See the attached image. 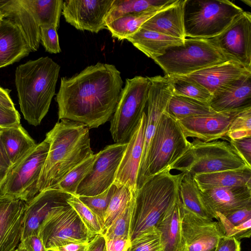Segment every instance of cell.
<instances>
[{
	"mask_svg": "<svg viewBox=\"0 0 251 251\" xmlns=\"http://www.w3.org/2000/svg\"><path fill=\"white\" fill-rule=\"evenodd\" d=\"M87 251H106V240L102 234H97L89 242Z\"/></svg>",
	"mask_w": 251,
	"mask_h": 251,
	"instance_id": "cell-53",
	"label": "cell"
},
{
	"mask_svg": "<svg viewBox=\"0 0 251 251\" xmlns=\"http://www.w3.org/2000/svg\"><path fill=\"white\" fill-rule=\"evenodd\" d=\"M67 202L76 212L90 232L95 235L102 234V225L99 218L77 196H72L67 200Z\"/></svg>",
	"mask_w": 251,
	"mask_h": 251,
	"instance_id": "cell-40",
	"label": "cell"
},
{
	"mask_svg": "<svg viewBox=\"0 0 251 251\" xmlns=\"http://www.w3.org/2000/svg\"><path fill=\"white\" fill-rule=\"evenodd\" d=\"M14 251H27L25 250H24V249H22L18 248L16 250H15Z\"/></svg>",
	"mask_w": 251,
	"mask_h": 251,
	"instance_id": "cell-57",
	"label": "cell"
},
{
	"mask_svg": "<svg viewBox=\"0 0 251 251\" xmlns=\"http://www.w3.org/2000/svg\"><path fill=\"white\" fill-rule=\"evenodd\" d=\"M0 12L3 18L20 29L31 51H37L40 42V26L24 0H0Z\"/></svg>",
	"mask_w": 251,
	"mask_h": 251,
	"instance_id": "cell-24",
	"label": "cell"
},
{
	"mask_svg": "<svg viewBox=\"0 0 251 251\" xmlns=\"http://www.w3.org/2000/svg\"><path fill=\"white\" fill-rule=\"evenodd\" d=\"M154 61L169 75H186L230 60L211 39L186 38Z\"/></svg>",
	"mask_w": 251,
	"mask_h": 251,
	"instance_id": "cell-7",
	"label": "cell"
},
{
	"mask_svg": "<svg viewBox=\"0 0 251 251\" xmlns=\"http://www.w3.org/2000/svg\"><path fill=\"white\" fill-rule=\"evenodd\" d=\"M135 193L126 185L116 188L105 212L102 235L114 220L133 202Z\"/></svg>",
	"mask_w": 251,
	"mask_h": 251,
	"instance_id": "cell-38",
	"label": "cell"
},
{
	"mask_svg": "<svg viewBox=\"0 0 251 251\" xmlns=\"http://www.w3.org/2000/svg\"><path fill=\"white\" fill-rule=\"evenodd\" d=\"M20 115L15 109L0 106V128L20 124Z\"/></svg>",
	"mask_w": 251,
	"mask_h": 251,
	"instance_id": "cell-47",
	"label": "cell"
},
{
	"mask_svg": "<svg viewBox=\"0 0 251 251\" xmlns=\"http://www.w3.org/2000/svg\"><path fill=\"white\" fill-rule=\"evenodd\" d=\"M223 216L229 224L238 226L251 219V207L240 209Z\"/></svg>",
	"mask_w": 251,
	"mask_h": 251,
	"instance_id": "cell-49",
	"label": "cell"
},
{
	"mask_svg": "<svg viewBox=\"0 0 251 251\" xmlns=\"http://www.w3.org/2000/svg\"><path fill=\"white\" fill-rule=\"evenodd\" d=\"M211 40L230 60L251 68V14L243 11Z\"/></svg>",
	"mask_w": 251,
	"mask_h": 251,
	"instance_id": "cell-13",
	"label": "cell"
},
{
	"mask_svg": "<svg viewBox=\"0 0 251 251\" xmlns=\"http://www.w3.org/2000/svg\"><path fill=\"white\" fill-rule=\"evenodd\" d=\"M194 180L200 191L233 186L251 187V169L227 170L196 175Z\"/></svg>",
	"mask_w": 251,
	"mask_h": 251,
	"instance_id": "cell-30",
	"label": "cell"
},
{
	"mask_svg": "<svg viewBox=\"0 0 251 251\" xmlns=\"http://www.w3.org/2000/svg\"><path fill=\"white\" fill-rule=\"evenodd\" d=\"M245 109L217 113L212 115L189 117L176 121L186 138L211 142L225 137L232 121Z\"/></svg>",
	"mask_w": 251,
	"mask_h": 251,
	"instance_id": "cell-18",
	"label": "cell"
},
{
	"mask_svg": "<svg viewBox=\"0 0 251 251\" xmlns=\"http://www.w3.org/2000/svg\"><path fill=\"white\" fill-rule=\"evenodd\" d=\"M126 40L147 56L154 60L163 55L168 48L183 45L184 39L140 28Z\"/></svg>",
	"mask_w": 251,
	"mask_h": 251,
	"instance_id": "cell-27",
	"label": "cell"
},
{
	"mask_svg": "<svg viewBox=\"0 0 251 251\" xmlns=\"http://www.w3.org/2000/svg\"><path fill=\"white\" fill-rule=\"evenodd\" d=\"M181 205L184 251H215L224 237L219 222L201 218Z\"/></svg>",
	"mask_w": 251,
	"mask_h": 251,
	"instance_id": "cell-15",
	"label": "cell"
},
{
	"mask_svg": "<svg viewBox=\"0 0 251 251\" xmlns=\"http://www.w3.org/2000/svg\"><path fill=\"white\" fill-rule=\"evenodd\" d=\"M12 167L0 138V188Z\"/></svg>",
	"mask_w": 251,
	"mask_h": 251,
	"instance_id": "cell-50",
	"label": "cell"
},
{
	"mask_svg": "<svg viewBox=\"0 0 251 251\" xmlns=\"http://www.w3.org/2000/svg\"><path fill=\"white\" fill-rule=\"evenodd\" d=\"M172 0H114L106 19V25L123 16L148 11L163 6Z\"/></svg>",
	"mask_w": 251,
	"mask_h": 251,
	"instance_id": "cell-35",
	"label": "cell"
},
{
	"mask_svg": "<svg viewBox=\"0 0 251 251\" xmlns=\"http://www.w3.org/2000/svg\"><path fill=\"white\" fill-rule=\"evenodd\" d=\"M228 142L237 154L251 168V137L230 139L224 137Z\"/></svg>",
	"mask_w": 251,
	"mask_h": 251,
	"instance_id": "cell-45",
	"label": "cell"
},
{
	"mask_svg": "<svg viewBox=\"0 0 251 251\" xmlns=\"http://www.w3.org/2000/svg\"><path fill=\"white\" fill-rule=\"evenodd\" d=\"M181 218V205L179 200L156 226L160 234L163 251H184Z\"/></svg>",
	"mask_w": 251,
	"mask_h": 251,
	"instance_id": "cell-29",
	"label": "cell"
},
{
	"mask_svg": "<svg viewBox=\"0 0 251 251\" xmlns=\"http://www.w3.org/2000/svg\"><path fill=\"white\" fill-rule=\"evenodd\" d=\"M72 196L59 190L49 189L39 192L25 202L21 240L30 235H38L41 225L49 214L68 205L67 200Z\"/></svg>",
	"mask_w": 251,
	"mask_h": 251,
	"instance_id": "cell-17",
	"label": "cell"
},
{
	"mask_svg": "<svg viewBox=\"0 0 251 251\" xmlns=\"http://www.w3.org/2000/svg\"><path fill=\"white\" fill-rule=\"evenodd\" d=\"M114 0H67L62 14L66 21L82 31L98 33L106 28V19Z\"/></svg>",
	"mask_w": 251,
	"mask_h": 251,
	"instance_id": "cell-16",
	"label": "cell"
},
{
	"mask_svg": "<svg viewBox=\"0 0 251 251\" xmlns=\"http://www.w3.org/2000/svg\"><path fill=\"white\" fill-rule=\"evenodd\" d=\"M166 112L176 120L189 117L212 115L217 113L208 103L175 95H173L170 99Z\"/></svg>",
	"mask_w": 251,
	"mask_h": 251,
	"instance_id": "cell-33",
	"label": "cell"
},
{
	"mask_svg": "<svg viewBox=\"0 0 251 251\" xmlns=\"http://www.w3.org/2000/svg\"><path fill=\"white\" fill-rule=\"evenodd\" d=\"M126 251H163L160 234L155 227L130 242Z\"/></svg>",
	"mask_w": 251,
	"mask_h": 251,
	"instance_id": "cell-42",
	"label": "cell"
},
{
	"mask_svg": "<svg viewBox=\"0 0 251 251\" xmlns=\"http://www.w3.org/2000/svg\"><path fill=\"white\" fill-rule=\"evenodd\" d=\"M100 154V151L93 154L77 165L51 189L59 190L76 196V191L79 184L92 172Z\"/></svg>",
	"mask_w": 251,
	"mask_h": 251,
	"instance_id": "cell-36",
	"label": "cell"
},
{
	"mask_svg": "<svg viewBox=\"0 0 251 251\" xmlns=\"http://www.w3.org/2000/svg\"><path fill=\"white\" fill-rule=\"evenodd\" d=\"M126 143H114L100 151L92 172L79 184L76 196H93L104 192L113 182Z\"/></svg>",
	"mask_w": 251,
	"mask_h": 251,
	"instance_id": "cell-14",
	"label": "cell"
},
{
	"mask_svg": "<svg viewBox=\"0 0 251 251\" xmlns=\"http://www.w3.org/2000/svg\"><path fill=\"white\" fill-rule=\"evenodd\" d=\"M25 202L0 195V251H14L21 241Z\"/></svg>",
	"mask_w": 251,
	"mask_h": 251,
	"instance_id": "cell-20",
	"label": "cell"
},
{
	"mask_svg": "<svg viewBox=\"0 0 251 251\" xmlns=\"http://www.w3.org/2000/svg\"><path fill=\"white\" fill-rule=\"evenodd\" d=\"M190 144L177 121L166 111L160 119L150 145L142 185L150 178L166 170L171 171V167L187 151Z\"/></svg>",
	"mask_w": 251,
	"mask_h": 251,
	"instance_id": "cell-8",
	"label": "cell"
},
{
	"mask_svg": "<svg viewBox=\"0 0 251 251\" xmlns=\"http://www.w3.org/2000/svg\"><path fill=\"white\" fill-rule=\"evenodd\" d=\"M18 248L27 251H49L47 250L39 235H30L21 240Z\"/></svg>",
	"mask_w": 251,
	"mask_h": 251,
	"instance_id": "cell-48",
	"label": "cell"
},
{
	"mask_svg": "<svg viewBox=\"0 0 251 251\" xmlns=\"http://www.w3.org/2000/svg\"><path fill=\"white\" fill-rule=\"evenodd\" d=\"M39 26L59 27L63 0H24Z\"/></svg>",
	"mask_w": 251,
	"mask_h": 251,
	"instance_id": "cell-34",
	"label": "cell"
},
{
	"mask_svg": "<svg viewBox=\"0 0 251 251\" xmlns=\"http://www.w3.org/2000/svg\"><path fill=\"white\" fill-rule=\"evenodd\" d=\"M216 113L251 107V74L243 76L212 95L209 103Z\"/></svg>",
	"mask_w": 251,
	"mask_h": 251,
	"instance_id": "cell-23",
	"label": "cell"
},
{
	"mask_svg": "<svg viewBox=\"0 0 251 251\" xmlns=\"http://www.w3.org/2000/svg\"><path fill=\"white\" fill-rule=\"evenodd\" d=\"M150 85L144 112L146 126L143 151L138 171L137 188L143 183L145 164L150 145L162 115L166 111L169 100L173 95L171 84L166 75L149 77Z\"/></svg>",
	"mask_w": 251,
	"mask_h": 251,
	"instance_id": "cell-12",
	"label": "cell"
},
{
	"mask_svg": "<svg viewBox=\"0 0 251 251\" xmlns=\"http://www.w3.org/2000/svg\"><path fill=\"white\" fill-rule=\"evenodd\" d=\"M44 141L49 149L38 183L39 192L52 188L75 167L94 154L89 128L79 122L61 120L47 133Z\"/></svg>",
	"mask_w": 251,
	"mask_h": 251,
	"instance_id": "cell-2",
	"label": "cell"
},
{
	"mask_svg": "<svg viewBox=\"0 0 251 251\" xmlns=\"http://www.w3.org/2000/svg\"><path fill=\"white\" fill-rule=\"evenodd\" d=\"M184 2V0H177L151 18L141 28L184 40L186 38L183 18Z\"/></svg>",
	"mask_w": 251,
	"mask_h": 251,
	"instance_id": "cell-26",
	"label": "cell"
},
{
	"mask_svg": "<svg viewBox=\"0 0 251 251\" xmlns=\"http://www.w3.org/2000/svg\"><path fill=\"white\" fill-rule=\"evenodd\" d=\"M165 75L170 82L173 95L190 98L209 104L212 95L201 85L179 76Z\"/></svg>",
	"mask_w": 251,
	"mask_h": 251,
	"instance_id": "cell-37",
	"label": "cell"
},
{
	"mask_svg": "<svg viewBox=\"0 0 251 251\" xmlns=\"http://www.w3.org/2000/svg\"><path fill=\"white\" fill-rule=\"evenodd\" d=\"M241 242L234 237L222 238L215 251H241Z\"/></svg>",
	"mask_w": 251,
	"mask_h": 251,
	"instance_id": "cell-51",
	"label": "cell"
},
{
	"mask_svg": "<svg viewBox=\"0 0 251 251\" xmlns=\"http://www.w3.org/2000/svg\"><path fill=\"white\" fill-rule=\"evenodd\" d=\"M250 74L251 68L233 61H227L179 76L199 83L213 95L231 82Z\"/></svg>",
	"mask_w": 251,
	"mask_h": 251,
	"instance_id": "cell-22",
	"label": "cell"
},
{
	"mask_svg": "<svg viewBox=\"0 0 251 251\" xmlns=\"http://www.w3.org/2000/svg\"><path fill=\"white\" fill-rule=\"evenodd\" d=\"M88 243H70L55 248L51 251H87Z\"/></svg>",
	"mask_w": 251,
	"mask_h": 251,
	"instance_id": "cell-54",
	"label": "cell"
},
{
	"mask_svg": "<svg viewBox=\"0 0 251 251\" xmlns=\"http://www.w3.org/2000/svg\"><path fill=\"white\" fill-rule=\"evenodd\" d=\"M117 187L112 184L101 193L93 196H77L100 219L103 227L105 212Z\"/></svg>",
	"mask_w": 251,
	"mask_h": 251,
	"instance_id": "cell-39",
	"label": "cell"
},
{
	"mask_svg": "<svg viewBox=\"0 0 251 251\" xmlns=\"http://www.w3.org/2000/svg\"><path fill=\"white\" fill-rule=\"evenodd\" d=\"M200 192L206 207L216 220V213L225 216L236 210L251 207V187L216 188L200 190Z\"/></svg>",
	"mask_w": 251,
	"mask_h": 251,
	"instance_id": "cell-21",
	"label": "cell"
},
{
	"mask_svg": "<svg viewBox=\"0 0 251 251\" xmlns=\"http://www.w3.org/2000/svg\"><path fill=\"white\" fill-rule=\"evenodd\" d=\"M60 66L51 58L41 57L18 66L15 85L21 111L30 124L37 126L47 114L55 87Z\"/></svg>",
	"mask_w": 251,
	"mask_h": 251,
	"instance_id": "cell-4",
	"label": "cell"
},
{
	"mask_svg": "<svg viewBox=\"0 0 251 251\" xmlns=\"http://www.w3.org/2000/svg\"><path fill=\"white\" fill-rule=\"evenodd\" d=\"M185 173L166 170L146 181L137 189L131 210L129 239L132 241L156 227L180 200L179 186Z\"/></svg>",
	"mask_w": 251,
	"mask_h": 251,
	"instance_id": "cell-3",
	"label": "cell"
},
{
	"mask_svg": "<svg viewBox=\"0 0 251 251\" xmlns=\"http://www.w3.org/2000/svg\"><path fill=\"white\" fill-rule=\"evenodd\" d=\"M106 251H126L130 246L128 238H117L106 239Z\"/></svg>",
	"mask_w": 251,
	"mask_h": 251,
	"instance_id": "cell-52",
	"label": "cell"
},
{
	"mask_svg": "<svg viewBox=\"0 0 251 251\" xmlns=\"http://www.w3.org/2000/svg\"><path fill=\"white\" fill-rule=\"evenodd\" d=\"M250 168L228 142L194 139L184 154L171 167L193 176L218 172Z\"/></svg>",
	"mask_w": 251,
	"mask_h": 251,
	"instance_id": "cell-6",
	"label": "cell"
},
{
	"mask_svg": "<svg viewBox=\"0 0 251 251\" xmlns=\"http://www.w3.org/2000/svg\"><path fill=\"white\" fill-rule=\"evenodd\" d=\"M225 137L230 139H237L246 137H251V130L227 132Z\"/></svg>",
	"mask_w": 251,
	"mask_h": 251,
	"instance_id": "cell-56",
	"label": "cell"
},
{
	"mask_svg": "<svg viewBox=\"0 0 251 251\" xmlns=\"http://www.w3.org/2000/svg\"><path fill=\"white\" fill-rule=\"evenodd\" d=\"M146 117L144 111L142 117L127 142L114 176L113 184L117 187H129L134 192L137 191L138 171L142 158Z\"/></svg>",
	"mask_w": 251,
	"mask_h": 251,
	"instance_id": "cell-19",
	"label": "cell"
},
{
	"mask_svg": "<svg viewBox=\"0 0 251 251\" xmlns=\"http://www.w3.org/2000/svg\"><path fill=\"white\" fill-rule=\"evenodd\" d=\"M0 138L12 166L37 145L21 124L0 128Z\"/></svg>",
	"mask_w": 251,
	"mask_h": 251,
	"instance_id": "cell-28",
	"label": "cell"
},
{
	"mask_svg": "<svg viewBox=\"0 0 251 251\" xmlns=\"http://www.w3.org/2000/svg\"><path fill=\"white\" fill-rule=\"evenodd\" d=\"M134 200L133 202L114 220L111 225L106 229L103 234L106 239L117 238L129 239L131 210Z\"/></svg>",
	"mask_w": 251,
	"mask_h": 251,
	"instance_id": "cell-41",
	"label": "cell"
},
{
	"mask_svg": "<svg viewBox=\"0 0 251 251\" xmlns=\"http://www.w3.org/2000/svg\"><path fill=\"white\" fill-rule=\"evenodd\" d=\"M49 149V144L44 140L13 165L0 188V195L27 202L37 195L38 183Z\"/></svg>",
	"mask_w": 251,
	"mask_h": 251,
	"instance_id": "cell-10",
	"label": "cell"
},
{
	"mask_svg": "<svg viewBox=\"0 0 251 251\" xmlns=\"http://www.w3.org/2000/svg\"><path fill=\"white\" fill-rule=\"evenodd\" d=\"M123 86L121 72L107 63L99 62L62 77L55 98L58 119L98 127L111 118Z\"/></svg>",
	"mask_w": 251,
	"mask_h": 251,
	"instance_id": "cell-1",
	"label": "cell"
},
{
	"mask_svg": "<svg viewBox=\"0 0 251 251\" xmlns=\"http://www.w3.org/2000/svg\"><path fill=\"white\" fill-rule=\"evenodd\" d=\"M179 193L181 204L184 208L201 218L215 219L204 203L190 174L185 173L180 183Z\"/></svg>",
	"mask_w": 251,
	"mask_h": 251,
	"instance_id": "cell-32",
	"label": "cell"
},
{
	"mask_svg": "<svg viewBox=\"0 0 251 251\" xmlns=\"http://www.w3.org/2000/svg\"><path fill=\"white\" fill-rule=\"evenodd\" d=\"M217 220L222 228L224 235L226 237H234L240 240L242 239L249 238L251 235V219L238 226L229 224L225 217L219 213H216Z\"/></svg>",
	"mask_w": 251,
	"mask_h": 251,
	"instance_id": "cell-43",
	"label": "cell"
},
{
	"mask_svg": "<svg viewBox=\"0 0 251 251\" xmlns=\"http://www.w3.org/2000/svg\"><path fill=\"white\" fill-rule=\"evenodd\" d=\"M40 29V41L46 50L51 53L61 51L57 29L53 26H42Z\"/></svg>",
	"mask_w": 251,
	"mask_h": 251,
	"instance_id": "cell-44",
	"label": "cell"
},
{
	"mask_svg": "<svg viewBox=\"0 0 251 251\" xmlns=\"http://www.w3.org/2000/svg\"><path fill=\"white\" fill-rule=\"evenodd\" d=\"M172 0L170 3L158 8L144 12L127 14L120 17L106 25V29L112 36L119 40L126 39L135 34L141 26L158 12L165 9L176 2Z\"/></svg>",
	"mask_w": 251,
	"mask_h": 251,
	"instance_id": "cell-31",
	"label": "cell"
},
{
	"mask_svg": "<svg viewBox=\"0 0 251 251\" xmlns=\"http://www.w3.org/2000/svg\"><path fill=\"white\" fill-rule=\"evenodd\" d=\"M38 235L49 251L70 243H88L95 236L69 204L51 212L41 225Z\"/></svg>",
	"mask_w": 251,
	"mask_h": 251,
	"instance_id": "cell-11",
	"label": "cell"
},
{
	"mask_svg": "<svg viewBox=\"0 0 251 251\" xmlns=\"http://www.w3.org/2000/svg\"><path fill=\"white\" fill-rule=\"evenodd\" d=\"M150 85L149 77L135 76L126 79L111 118L110 131L115 143L128 141L144 111Z\"/></svg>",
	"mask_w": 251,
	"mask_h": 251,
	"instance_id": "cell-9",
	"label": "cell"
},
{
	"mask_svg": "<svg viewBox=\"0 0 251 251\" xmlns=\"http://www.w3.org/2000/svg\"><path fill=\"white\" fill-rule=\"evenodd\" d=\"M243 11L228 0H184L185 38H213L224 31Z\"/></svg>",
	"mask_w": 251,
	"mask_h": 251,
	"instance_id": "cell-5",
	"label": "cell"
},
{
	"mask_svg": "<svg viewBox=\"0 0 251 251\" xmlns=\"http://www.w3.org/2000/svg\"><path fill=\"white\" fill-rule=\"evenodd\" d=\"M251 130V107L239 113L232 121L227 132Z\"/></svg>",
	"mask_w": 251,
	"mask_h": 251,
	"instance_id": "cell-46",
	"label": "cell"
},
{
	"mask_svg": "<svg viewBox=\"0 0 251 251\" xmlns=\"http://www.w3.org/2000/svg\"><path fill=\"white\" fill-rule=\"evenodd\" d=\"M10 92V90L0 87V106L15 109L14 104L9 96Z\"/></svg>",
	"mask_w": 251,
	"mask_h": 251,
	"instance_id": "cell-55",
	"label": "cell"
},
{
	"mask_svg": "<svg viewBox=\"0 0 251 251\" xmlns=\"http://www.w3.org/2000/svg\"><path fill=\"white\" fill-rule=\"evenodd\" d=\"M2 19H3V16H2V14H1V13L0 12V23L1 22Z\"/></svg>",
	"mask_w": 251,
	"mask_h": 251,
	"instance_id": "cell-58",
	"label": "cell"
},
{
	"mask_svg": "<svg viewBox=\"0 0 251 251\" xmlns=\"http://www.w3.org/2000/svg\"><path fill=\"white\" fill-rule=\"evenodd\" d=\"M31 51L20 29L3 18L0 23V68L18 62Z\"/></svg>",
	"mask_w": 251,
	"mask_h": 251,
	"instance_id": "cell-25",
	"label": "cell"
}]
</instances>
